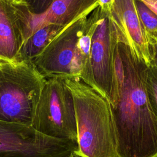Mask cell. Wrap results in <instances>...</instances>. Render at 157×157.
I'll list each match as a JSON object with an SVG mask.
<instances>
[{
    "mask_svg": "<svg viewBox=\"0 0 157 157\" xmlns=\"http://www.w3.org/2000/svg\"><path fill=\"white\" fill-rule=\"evenodd\" d=\"M68 157H71V155H70L69 156H68Z\"/></svg>",
    "mask_w": 157,
    "mask_h": 157,
    "instance_id": "44dd1931",
    "label": "cell"
},
{
    "mask_svg": "<svg viewBox=\"0 0 157 157\" xmlns=\"http://www.w3.org/2000/svg\"><path fill=\"white\" fill-rule=\"evenodd\" d=\"M98 6L96 0H55L44 14L34 15L31 13V34L46 24L67 26L82 15L91 13Z\"/></svg>",
    "mask_w": 157,
    "mask_h": 157,
    "instance_id": "30bf717a",
    "label": "cell"
},
{
    "mask_svg": "<svg viewBox=\"0 0 157 157\" xmlns=\"http://www.w3.org/2000/svg\"><path fill=\"white\" fill-rule=\"evenodd\" d=\"M65 27L66 26L50 23L36 29L25 40L21 47L20 62L31 63Z\"/></svg>",
    "mask_w": 157,
    "mask_h": 157,
    "instance_id": "8fae6325",
    "label": "cell"
},
{
    "mask_svg": "<svg viewBox=\"0 0 157 157\" xmlns=\"http://www.w3.org/2000/svg\"><path fill=\"white\" fill-rule=\"evenodd\" d=\"M145 75L150 102L157 116V71L152 66H145Z\"/></svg>",
    "mask_w": 157,
    "mask_h": 157,
    "instance_id": "5bb4252c",
    "label": "cell"
},
{
    "mask_svg": "<svg viewBox=\"0 0 157 157\" xmlns=\"http://www.w3.org/2000/svg\"><path fill=\"white\" fill-rule=\"evenodd\" d=\"M77 143L46 136L32 126L0 120V157H68Z\"/></svg>",
    "mask_w": 157,
    "mask_h": 157,
    "instance_id": "8992f818",
    "label": "cell"
},
{
    "mask_svg": "<svg viewBox=\"0 0 157 157\" xmlns=\"http://www.w3.org/2000/svg\"><path fill=\"white\" fill-rule=\"evenodd\" d=\"M25 41L21 22L11 0H0V61L20 62Z\"/></svg>",
    "mask_w": 157,
    "mask_h": 157,
    "instance_id": "9c48e42d",
    "label": "cell"
},
{
    "mask_svg": "<svg viewBox=\"0 0 157 157\" xmlns=\"http://www.w3.org/2000/svg\"><path fill=\"white\" fill-rule=\"evenodd\" d=\"M124 68L120 48V44H118L114 52L112 71L111 96L110 101V104L112 107H115L118 102L120 92L124 86Z\"/></svg>",
    "mask_w": 157,
    "mask_h": 157,
    "instance_id": "7c38bea8",
    "label": "cell"
},
{
    "mask_svg": "<svg viewBox=\"0 0 157 157\" xmlns=\"http://www.w3.org/2000/svg\"><path fill=\"white\" fill-rule=\"evenodd\" d=\"M125 79L112 107L118 157H157V116L147 90L145 65L120 44Z\"/></svg>",
    "mask_w": 157,
    "mask_h": 157,
    "instance_id": "6da1fadb",
    "label": "cell"
},
{
    "mask_svg": "<svg viewBox=\"0 0 157 157\" xmlns=\"http://www.w3.org/2000/svg\"><path fill=\"white\" fill-rule=\"evenodd\" d=\"M55 0H21L34 15H42L50 7Z\"/></svg>",
    "mask_w": 157,
    "mask_h": 157,
    "instance_id": "9a60e30c",
    "label": "cell"
},
{
    "mask_svg": "<svg viewBox=\"0 0 157 157\" xmlns=\"http://www.w3.org/2000/svg\"><path fill=\"white\" fill-rule=\"evenodd\" d=\"M95 28L86 84L97 91L110 103L114 52L117 45L120 43L109 13L103 11L99 6L95 9Z\"/></svg>",
    "mask_w": 157,
    "mask_h": 157,
    "instance_id": "52a82bcc",
    "label": "cell"
},
{
    "mask_svg": "<svg viewBox=\"0 0 157 157\" xmlns=\"http://www.w3.org/2000/svg\"><path fill=\"white\" fill-rule=\"evenodd\" d=\"M71 157H82V156L78 155L76 154L75 153H73L71 155Z\"/></svg>",
    "mask_w": 157,
    "mask_h": 157,
    "instance_id": "d6986e66",
    "label": "cell"
},
{
    "mask_svg": "<svg viewBox=\"0 0 157 157\" xmlns=\"http://www.w3.org/2000/svg\"><path fill=\"white\" fill-rule=\"evenodd\" d=\"M157 15V0H139Z\"/></svg>",
    "mask_w": 157,
    "mask_h": 157,
    "instance_id": "e0dca14e",
    "label": "cell"
},
{
    "mask_svg": "<svg viewBox=\"0 0 157 157\" xmlns=\"http://www.w3.org/2000/svg\"><path fill=\"white\" fill-rule=\"evenodd\" d=\"M156 46H157V40H156Z\"/></svg>",
    "mask_w": 157,
    "mask_h": 157,
    "instance_id": "ffe728a7",
    "label": "cell"
},
{
    "mask_svg": "<svg viewBox=\"0 0 157 157\" xmlns=\"http://www.w3.org/2000/svg\"><path fill=\"white\" fill-rule=\"evenodd\" d=\"M153 61L152 63V66L156 69L157 71V46L155 47L154 48V53H153Z\"/></svg>",
    "mask_w": 157,
    "mask_h": 157,
    "instance_id": "ac0fdd59",
    "label": "cell"
},
{
    "mask_svg": "<svg viewBox=\"0 0 157 157\" xmlns=\"http://www.w3.org/2000/svg\"><path fill=\"white\" fill-rule=\"evenodd\" d=\"M136 5L140 18L146 31L154 45L157 40V15L139 0H136Z\"/></svg>",
    "mask_w": 157,
    "mask_h": 157,
    "instance_id": "4fadbf2b",
    "label": "cell"
},
{
    "mask_svg": "<svg viewBox=\"0 0 157 157\" xmlns=\"http://www.w3.org/2000/svg\"><path fill=\"white\" fill-rule=\"evenodd\" d=\"M109 15L119 43L127 46L141 63L150 67L156 45L152 43L140 18L136 0H115Z\"/></svg>",
    "mask_w": 157,
    "mask_h": 157,
    "instance_id": "ba28073f",
    "label": "cell"
},
{
    "mask_svg": "<svg viewBox=\"0 0 157 157\" xmlns=\"http://www.w3.org/2000/svg\"><path fill=\"white\" fill-rule=\"evenodd\" d=\"M32 126L49 137L77 142L74 101L65 79H47L36 109Z\"/></svg>",
    "mask_w": 157,
    "mask_h": 157,
    "instance_id": "277c9868",
    "label": "cell"
},
{
    "mask_svg": "<svg viewBox=\"0 0 157 157\" xmlns=\"http://www.w3.org/2000/svg\"><path fill=\"white\" fill-rule=\"evenodd\" d=\"M75 104L76 154L82 157H118L117 139L109 102L78 78H66Z\"/></svg>",
    "mask_w": 157,
    "mask_h": 157,
    "instance_id": "7a4b0ae2",
    "label": "cell"
},
{
    "mask_svg": "<svg viewBox=\"0 0 157 157\" xmlns=\"http://www.w3.org/2000/svg\"><path fill=\"white\" fill-rule=\"evenodd\" d=\"M16 1H21V0H16Z\"/></svg>",
    "mask_w": 157,
    "mask_h": 157,
    "instance_id": "7402d4cb",
    "label": "cell"
},
{
    "mask_svg": "<svg viewBox=\"0 0 157 157\" xmlns=\"http://www.w3.org/2000/svg\"><path fill=\"white\" fill-rule=\"evenodd\" d=\"M98 6L104 12L109 13L110 12L115 0H96Z\"/></svg>",
    "mask_w": 157,
    "mask_h": 157,
    "instance_id": "2e32d148",
    "label": "cell"
},
{
    "mask_svg": "<svg viewBox=\"0 0 157 157\" xmlns=\"http://www.w3.org/2000/svg\"><path fill=\"white\" fill-rule=\"evenodd\" d=\"M91 13L82 15L65 27L32 61L36 69L46 79L80 78L83 65L78 40Z\"/></svg>",
    "mask_w": 157,
    "mask_h": 157,
    "instance_id": "5b68a950",
    "label": "cell"
},
{
    "mask_svg": "<svg viewBox=\"0 0 157 157\" xmlns=\"http://www.w3.org/2000/svg\"><path fill=\"white\" fill-rule=\"evenodd\" d=\"M46 80L32 63L0 61V120L32 126Z\"/></svg>",
    "mask_w": 157,
    "mask_h": 157,
    "instance_id": "3957f363",
    "label": "cell"
}]
</instances>
